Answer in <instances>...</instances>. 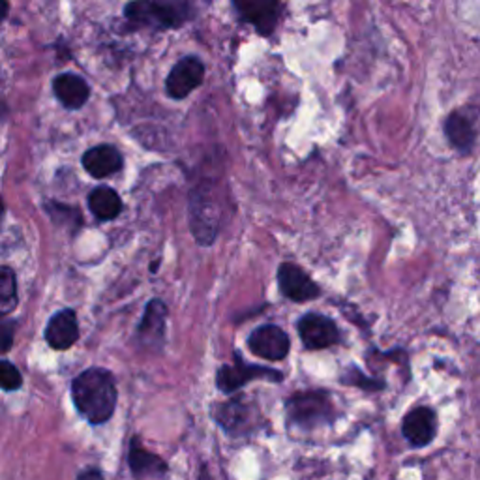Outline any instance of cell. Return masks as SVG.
<instances>
[{
	"label": "cell",
	"mask_w": 480,
	"mask_h": 480,
	"mask_svg": "<svg viewBox=\"0 0 480 480\" xmlns=\"http://www.w3.org/2000/svg\"><path fill=\"white\" fill-rule=\"evenodd\" d=\"M71 400L78 413L92 426L106 424L117 409V381L109 370L89 368L71 381Z\"/></svg>",
	"instance_id": "1"
},
{
	"label": "cell",
	"mask_w": 480,
	"mask_h": 480,
	"mask_svg": "<svg viewBox=\"0 0 480 480\" xmlns=\"http://www.w3.org/2000/svg\"><path fill=\"white\" fill-rule=\"evenodd\" d=\"M287 424L298 429H315L334 422L333 396L323 389L300 391L286 400Z\"/></svg>",
	"instance_id": "2"
},
{
	"label": "cell",
	"mask_w": 480,
	"mask_h": 480,
	"mask_svg": "<svg viewBox=\"0 0 480 480\" xmlns=\"http://www.w3.org/2000/svg\"><path fill=\"white\" fill-rule=\"evenodd\" d=\"M193 5L190 3H130L124 6V15L134 27L150 29H179L193 17Z\"/></svg>",
	"instance_id": "3"
},
{
	"label": "cell",
	"mask_w": 480,
	"mask_h": 480,
	"mask_svg": "<svg viewBox=\"0 0 480 480\" xmlns=\"http://www.w3.org/2000/svg\"><path fill=\"white\" fill-rule=\"evenodd\" d=\"M221 218L223 211L214 195V188L209 184L195 188L190 197V227L199 244L209 246L214 242Z\"/></svg>",
	"instance_id": "4"
},
{
	"label": "cell",
	"mask_w": 480,
	"mask_h": 480,
	"mask_svg": "<svg viewBox=\"0 0 480 480\" xmlns=\"http://www.w3.org/2000/svg\"><path fill=\"white\" fill-rule=\"evenodd\" d=\"M235 362L233 364H223L218 373H216V387L223 394H233L240 391L244 385L249 381H258V379H267V381L272 383H280L284 381V373L265 368V366H256V364H248L239 353H235Z\"/></svg>",
	"instance_id": "5"
},
{
	"label": "cell",
	"mask_w": 480,
	"mask_h": 480,
	"mask_svg": "<svg viewBox=\"0 0 480 480\" xmlns=\"http://www.w3.org/2000/svg\"><path fill=\"white\" fill-rule=\"evenodd\" d=\"M212 419L225 434L231 438H244L256 429L258 409L244 396H237L212 408Z\"/></svg>",
	"instance_id": "6"
},
{
	"label": "cell",
	"mask_w": 480,
	"mask_h": 480,
	"mask_svg": "<svg viewBox=\"0 0 480 480\" xmlns=\"http://www.w3.org/2000/svg\"><path fill=\"white\" fill-rule=\"evenodd\" d=\"M296 331L302 344L312 351L328 349L342 340L338 325L319 312H308L302 315L296 323Z\"/></svg>",
	"instance_id": "7"
},
{
	"label": "cell",
	"mask_w": 480,
	"mask_h": 480,
	"mask_svg": "<svg viewBox=\"0 0 480 480\" xmlns=\"http://www.w3.org/2000/svg\"><path fill=\"white\" fill-rule=\"evenodd\" d=\"M205 81V64L199 57H184L176 62L165 80V92L171 99H184Z\"/></svg>",
	"instance_id": "8"
},
{
	"label": "cell",
	"mask_w": 480,
	"mask_h": 480,
	"mask_svg": "<svg viewBox=\"0 0 480 480\" xmlns=\"http://www.w3.org/2000/svg\"><path fill=\"white\" fill-rule=\"evenodd\" d=\"M248 347L265 361H284L289 355L291 340L286 331L276 325H261L248 338Z\"/></svg>",
	"instance_id": "9"
},
{
	"label": "cell",
	"mask_w": 480,
	"mask_h": 480,
	"mask_svg": "<svg viewBox=\"0 0 480 480\" xmlns=\"http://www.w3.org/2000/svg\"><path fill=\"white\" fill-rule=\"evenodd\" d=\"M278 286L284 296L293 302H308L321 295L319 286L295 263H282L278 268Z\"/></svg>",
	"instance_id": "10"
},
{
	"label": "cell",
	"mask_w": 480,
	"mask_h": 480,
	"mask_svg": "<svg viewBox=\"0 0 480 480\" xmlns=\"http://www.w3.org/2000/svg\"><path fill=\"white\" fill-rule=\"evenodd\" d=\"M401 434L411 447H428L438 434V415L432 408H415L411 409L401 422Z\"/></svg>",
	"instance_id": "11"
},
{
	"label": "cell",
	"mask_w": 480,
	"mask_h": 480,
	"mask_svg": "<svg viewBox=\"0 0 480 480\" xmlns=\"http://www.w3.org/2000/svg\"><path fill=\"white\" fill-rule=\"evenodd\" d=\"M233 8L240 21L256 27L261 36H270L274 33L282 12L286 10L282 3H248V0L233 3Z\"/></svg>",
	"instance_id": "12"
},
{
	"label": "cell",
	"mask_w": 480,
	"mask_h": 480,
	"mask_svg": "<svg viewBox=\"0 0 480 480\" xmlns=\"http://www.w3.org/2000/svg\"><path fill=\"white\" fill-rule=\"evenodd\" d=\"M128 466L136 480H162L167 476L169 466L158 454L146 450L137 436L130 441Z\"/></svg>",
	"instance_id": "13"
},
{
	"label": "cell",
	"mask_w": 480,
	"mask_h": 480,
	"mask_svg": "<svg viewBox=\"0 0 480 480\" xmlns=\"http://www.w3.org/2000/svg\"><path fill=\"white\" fill-rule=\"evenodd\" d=\"M80 340V321L73 310H59L45 325V342L55 351H68Z\"/></svg>",
	"instance_id": "14"
},
{
	"label": "cell",
	"mask_w": 480,
	"mask_h": 480,
	"mask_svg": "<svg viewBox=\"0 0 480 480\" xmlns=\"http://www.w3.org/2000/svg\"><path fill=\"white\" fill-rule=\"evenodd\" d=\"M165 326H167V306L164 300L155 298L150 300L141 323L137 326V340L146 347H162L165 340Z\"/></svg>",
	"instance_id": "15"
},
{
	"label": "cell",
	"mask_w": 480,
	"mask_h": 480,
	"mask_svg": "<svg viewBox=\"0 0 480 480\" xmlns=\"http://www.w3.org/2000/svg\"><path fill=\"white\" fill-rule=\"evenodd\" d=\"M81 162L85 171L94 179H108V176L122 169L124 158L120 150L113 145H96L87 150Z\"/></svg>",
	"instance_id": "16"
},
{
	"label": "cell",
	"mask_w": 480,
	"mask_h": 480,
	"mask_svg": "<svg viewBox=\"0 0 480 480\" xmlns=\"http://www.w3.org/2000/svg\"><path fill=\"white\" fill-rule=\"evenodd\" d=\"M443 132L448 141V145L458 150L462 155L471 153V148L475 146L476 141V128L471 117H467L464 111H452L447 115L443 122Z\"/></svg>",
	"instance_id": "17"
},
{
	"label": "cell",
	"mask_w": 480,
	"mask_h": 480,
	"mask_svg": "<svg viewBox=\"0 0 480 480\" xmlns=\"http://www.w3.org/2000/svg\"><path fill=\"white\" fill-rule=\"evenodd\" d=\"M53 92L66 109H81L90 98L89 83L78 73H61L53 80Z\"/></svg>",
	"instance_id": "18"
},
{
	"label": "cell",
	"mask_w": 480,
	"mask_h": 480,
	"mask_svg": "<svg viewBox=\"0 0 480 480\" xmlns=\"http://www.w3.org/2000/svg\"><path fill=\"white\" fill-rule=\"evenodd\" d=\"M89 209L99 221H111L122 212V199L109 186H98L89 193Z\"/></svg>",
	"instance_id": "19"
},
{
	"label": "cell",
	"mask_w": 480,
	"mask_h": 480,
	"mask_svg": "<svg viewBox=\"0 0 480 480\" xmlns=\"http://www.w3.org/2000/svg\"><path fill=\"white\" fill-rule=\"evenodd\" d=\"M19 302L17 278L10 267L0 268V314L10 315Z\"/></svg>",
	"instance_id": "20"
},
{
	"label": "cell",
	"mask_w": 480,
	"mask_h": 480,
	"mask_svg": "<svg viewBox=\"0 0 480 480\" xmlns=\"http://www.w3.org/2000/svg\"><path fill=\"white\" fill-rule=\"evenodd\" d=\"M47 212L52 216V220L62 227H71V231H78L81 227V214L78 209L73 207H66L61 203H53V201H49L47 203Z\"/></svg>",
	"instance_id": "21"
},
{
	"label": "cell",
	"mask_w": 480,
	"mask_h": 480,
	"mask_svg": "<svg viewBox=\"0 0 480 480\" xmlns=\"http://www.w3.org/2000/svg\"><path fill=\"white\" fill-rule=\"evenodd\" d=\"M0 385H3V389L6 392L19 391L21 385H23V375H21V372L17 370L15 364H12L6 359L3 362H0Z\"/></svg>",
	"instance_id": "22"
},
{
	"label": "cell",
	"mask_w": 480,
	"mask_h": 480,
	"mask_svg": "<svg viewBox=\"0 0 480 480\" xmlns=\"http://www.w3.org/2000/svg\"><path fill=\"white\" fill-rule=\"evenodd\" d=\"M15 321L5 319L3 323V353H8L14 345V334H15Z\"/></svg>",
	"instance_id": "23"
},
{
	"label": "cell",
	"mask_w": 480,
	"mask_h": 480,
	"mask_svg": "<svg viewBox=\"0 0 480 480\" xmlns=\"http://www.w3.org/2000/svg\"><path fill=\"white\" fill-rule=\"evenodd\" d=\"M75 480H106V478H104V473L98 467H87L78 475Z\"/></svg>",
	"instance_id": "24"
},
{
	"label": "cell",
	"mask_w": 480,
	"mask_h": 480,
	"mask_svg": "<svg viewBox=\"0 0 480 480\" xmlns=\"http://www.w3.org/2000/svg\"><path fill=\"white\" fill-rule=\"evenodd\" d=\"M197 480H212L211 471H209L207 466H201V473H199V478Z\"/></svg>",
	"instance_id": "25"
}]
</instances>
